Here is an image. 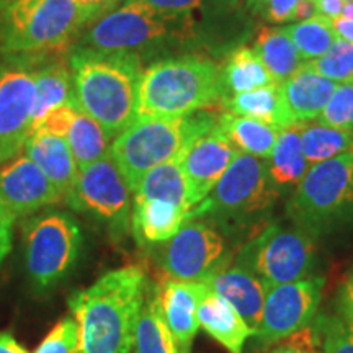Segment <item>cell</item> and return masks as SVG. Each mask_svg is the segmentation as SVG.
<instances>
[{"mask_svg": "<svg viewBox=\"0 0 353 353\" xmlns=\"http://www.w3.org/2000/svg\"><path fill=\"white\" fill-rule=\"evenodd\" d=\"M221 101L219 65L210 57L183 54L143 69L136 118H179Z\"/></svg>", "mask_w": 353, "mask_h": 353, "instance_id": "obj_3", "label": "cell"}, {"mask_svg": "<svg viewBox=\"0 0 353 353\" xmlns=\"http://www.w3.org/2000/svg\"><path fill=\"white\" fill-rule=\"evenodd\" d=\"M218 128L241 152L259 159H270L273 148L280 136V128L252 118L237 117L232 113L218 114Z\"/></svg>", "mask_w": 353, "mask_h": 353, "instance_id": "obj_27", "label": "cell"}, {"mask_svg": "<svg viewBox=\"0 0 353 353\" xmlns=\"http://www.w3.org/2000/svg\"><path fill=\"white\" fill-rule=\"evenodd\" d=\"M221 105L228 110V113L252 118V120L267 123V125L276 126L280 130L293 126L278 82L244 92V94L228 97V99L221 100Z\"/></svg>", "mask_w": 353, "mask_h": 353, "instance_id": "obj_23", "label": "cell"}, {"mask_svg": "<svg viewBox=\"0 0 353 353\" xmlns=\"http://www.w3.org/2000/svg\"><path fill=\"white\" fill-rule=\"evenodd\" d=\"M254 51L278 83L285 82L304 64L283 26H262L255 37Z\"/></svg>", "mask_w": 353, "mask_h": 353, "instance_id": "obj_28", "label": "cell"}, {"mask_svg": "<svg viewBox=\"0 0 353 353\" xmlns=\"http://www.w3.org/2000/svg\"><path fill=\"white\" fill-rule=\"evenodd\" d=\"M294 226L322 236L353 223V151L311 165L286 206Z\"/></svg>", "mask_w": 353, "mask_h": 353, "instance_id": "obj_6", "label": "cell"}, {"mask_svg": "<svg viewBox=\"0 0 353 353\" xmlns=\"http://www.w3.org/2000/svg\"><path fill=\"white\" fill-rule=\"evenodd\" d=\"M6 8H7V3L0 0V21H2V17H3V12H6Z\"/></svg>", "mask_w": 353, "mask_h": 353, "instance_id": "obj_51", "label": "cell"}, {"mask_svg": "<svg viewBox=\"0 0 353 353\" xmlns=\"http://www.w3.org/2000/svg\"><path fill=\"white\" fill-rule=\"evenodd\" d=\"M183 19H172L154 8L125 0L123 6L100 17L82 37L81 46L112 52H136L164 41Z\"/></svg>", "mask_w": 353, "mask_h": 353, "instance_id": "obj_10", "label": "cell"}, {"mask_svg": "<svg viewBox=\"0 0 353 353\" xmlns=\"http://www.w3.org/2000/svg\"><path fill=\"white\" fill-rule=\"evenodd\" d=\"M37 100H34V121L37 125L51 110L63 105L77 108L76 92H74L72 74L69 63H52L33 70Z\"/></svg>", "mask_w": 353, "mask_h": 353, "instance_id": "obj_26", "label": "cell"}, {"mask_svg": "<svg viewBox=\"0 0 353 353\" xmlns=\"http://www.w3.org/2000/svg\"><path fill=\"white\" fill-rule=\"evenodd\" d=\"M132 195L136 198H159L192 211L188 185L180 164V156L149 170Z\"/></svg>", "mask_w": 353, "mask_h": 353, "instance_id": "obj_31", "label": "cell"}, {"mask_svg": "<svg viewBox=\"0 0 353 353\" xmlns=\"http://www.w3.org/2000/svg\"><path fill=\"white\" fill-rule=\"evenodd\" d=\"M65 141L76 159L79 170L108 156L112 145V138L103 130V126L81 110H77L74 117L72 125L65 134Z\"/></svg>", "mask_w": 353, "mask_h": 353, "instance_id": "obj_30", "label": "cell"}, {"mask_svg": "<svg viewBox=\"0 0 353 353\" xmlns=\"http://www.w3.org/2000/svg\"><path fill=\"white\" fill-rule=\"evenodd\" d=\"M314 263L316 245L311 236L298 228L280 224L262 229L236 255V265L249 270L265 286L307 278Z\"/></svg>", "mask_w": 353, "mask_h": 353, "instance_id": "obj_9", "label": "cell"}, {"mask_svg": "<svg viewBox=\"0 0 353 353\" xmlns=\"http://www.w3.org/2000/svg\"><path fill=\"white\" fill-rule=\"evenodd\" d=\"M0 353H28L8 332L0 330Z\"/></svg>", "mask_w": 353, "mask_h": 353, "instance_id": "obj_48", "label": "cell"}, {"mask_svg": "<svg viewBox=\"0 0 353 353\" xmlns=\"http://www.w3.org/2000/svg\"><path fill=\"white\" fill-rule=\"evenodd\" d=\"M69 68L77 108L99 121L113 141L136 118L141 56L79 46L70 52Z\"/></svg>", "mask_w": 353, "mask_h": 353, "instance_id": "obj_2", "label": "cell"}, {"mask_svg": "<svg viewBox=\"0 0 353 353\" xmlns=\"http://www.w3.org/2000/svg\"><path fill=\"white\" fill-rule=\"evenodd\" d=\"M270 83H276V81L265 68L262 59L255 54V51L247 46L234 50L223 68H219L221 100Z\"/></svg>", "mask_w": 353, "mask_h": 353, "instance_id": "obj_24", "label": "cell"}, {"mask_svg": "<svg viewBox=\"0 0 353 353\" xmlns=\"http://www.w3.org/2000/svg\"><path fill=\"white\" fill-rule=\"evenodd\" d=\"M159 301L164 319L174 337L185 353H190L192 342L200 329L196 316V291L195 281H182L167 278L157 286Z\"/></svg>", "mask_w": 353, "mask_h": 353, "instance_id": "obj_22", "label": "cell"}, {"mask_svg": "<svg viewBox=\"0 0 353 353\" xmlns=\"http://www.w3.org/2000/svg\"><path fill=\"white\" fill-rule=\"evenodd\" d=\"M268 353H321L319 332L314 322L273 343Z\"/></svg>", "mask_w": 353, "mask_h": 353, "instance_id": "obj_38", "label": "cell"}, {"mask_svg": "<svg viewBox=\"0 0 353 353\" xmlns=\"http://www.w3.org/2000/svg\"><path fill=\"white\" fill-rule=\"evenodd\" d=\"M33 70L7 69L0 74V164L23 151L34 121Z\"/></svg>", "mask_w": 353, "mask_h": 353, "instance_id": "obj_14", "label": "cell"}, {"mask_svg": "<svg viewBox=\"0 0 353 353\" xmlns=\"http://www.w3.org/2000/svg\"><path fill=\"white\" fill-rule=\"evenodd\" d=\"M131 193L120 169L108 154L79 170L76 188L68 205L94 216L113 239L121 241L131 232Z\"/></svg>", "mask_w": 353, "mask_h": 353, "instance_id": "obj_11", "label": "cell"}, {"mask_svg": "<svg viewBox=\"0 0 353 353\" xmlns=\"http://www.w3.org/2000/svg\"><path fill=\"white\" fill-rule=\"evenodd\" d=\"M239 152L218 125L185 149L180 156V164L187 179L192 210L213 192Z\"/></svg>", "mask_w": 353, "mask_h": 353, "instance_id": "obj_16", "label": "cell"}, {"mask_svg": "<svg viewBox=\"0 0 353 353\" xmlns=\"http://www.w3.org/2000/svg\"><path fill=\"white\" fill-rule=\"evenodd\" d=\"M76 2L88 13V17L92 19V23H94L100 17L114 10L125 0H76Z\"/></svg>", "mask_w": 353, "mask_h": 353, "instance_id": "obj_42", "label": "cell"}, {"mask_svg": "<svg viewBox=\"0 0 353 353\" xmlns=\"http://www.w3.org/2000/svg\"><path fill=\"white\" fill-rule=\"evenodd\" d=\"M298 2L299 0H265L260 13L272 23H285L290 21Z\"/></svg>", "mask_w": 353, "mask_h": 353, "instance_id": "obj_41", "label": "cell"}, {"mask_svg": "<svg viewBox=\"0 0 353 353\" xmlns=\"http://www.w3.org/2000/svg\"><path fill=\"white\" fill-rule=\"evenodd\" d=\"M278 196L267 159L239 152L213 192L188 213V219H210L224 226L257 221ZM187 219V221H188Z\"/></svg>", "mask_w": 353, "mask_h": 353, "instance_id": "obj_7", "label": "cell"}, {"mask_svg": "<svg viewBox=\"0 0 353 353\" xmlns=\"http://www.w3.org/2000/svg\"><path fill=\"white\" fill-rule=\"evenodd\" d=\"M244 2H245L247 6H249L250 8H254V10H259V12H260V8H262L265 0H244Z\"/></svg>", "mask_w": 353, "mask_h": 353, "instance_id": "obj_50", "label": "cell"}, {"mask_svg": "<svg viewBox=\"0 0 353 353\" xmlns=\"http://www.w3.org/2000/svg\"><path fill=\"white\" fill-rule=\"evenodd\" d=\"M321 353H353V327L342 314H317Z\"/></svg>", "mask_w": 353, "mask_h": 353, "instance_id": "obj_35", "label": "cell"}, {"mask_svg": "<svg viewBox=\"0 0 353 353\" xmlns=\"http://www.w3.org/2000/svg\"><path fill=\"white\" fill-rule=\"evenodd\" d=\"M92 25L76 0H13L0 21V50L10 56L63 50Z\"/></svg>", "mask_w": 353, "mask_h": 353, "instance_id": "obj_5", "label": "cell"}, {"mask_svg": "<svg viewBox=\"0 0 353 353\" xmlns=\"http://www.w3.org/2000/svg\"><path fill=\"white\" fill-rule=\"evenodd\" d=\"M148 286L143 268L126 265L70 294V317L77 324L72 353H132Z\"/></svg>", "mask_w": 353, "mask_h": 353, "instance_id": "obj_1", "label": "cell"}, {"mask_svg": "<svg viewBox=\"0 0 353 353\" xmlns=\"http://www.w3.org/2000/svg\"><path fill=\"white\" fill-rule=\"evenodd\" d=\"M196 316L200 327L229 353H242L244 343L255 330L242 319L237 309L203 281H195Z\"/></svg>", "mask_w": 353, "mask_h": 353, "instance_id": "obj_17", "label": "cell"}, {"mask_svg": "<svg viewBox=\"0 0 353 353\" xmlns=\"http://www.w3.org/2000/svg\"><path fill=\"white\" fill-rule=\"evenodd\" d=\"M134 353H185L167 325L159 301L157 286L149 285L136 325Z\"/></svg>", "mask_w": 353, "mask_h": 353, "instance_id": "obj_25", "label": "cell"}, {"mask_svg": "<svg viewBox=\"0 0 353 353\" xmlns=\"http://www.w3.org/2000/svg\"><path fill=\"white\" fill-rule=\"evenodd\" d=\"M341 17H343V19H353V0H343Z\"/></svg>", "mask_w": 353, "mask_h": 353, "instance_id": "obj_49", "label": "cell"}, {"mask_svg": "<svg viewBox=\"0 0 353 353\" xmlns=\"http://www.w3.org/2000/svg\"><path fill=\"white\" fill-rule=\"evenodd\" d=\"M268 170L276 187H288L301 182L309 170L301 148V125H293L280 131L268 159Z\"/></svg>", "mask_w": 353, "mask_h": 353, "instance_id": "obj_29", "label": "cell"}, {"mask_svg": "<svg viewBox=\"0 0 353 353\" xmlns=\"http://www.w3.org/2000/svg\"><path fill=\"white\" fill-rule=\"evenodd\" d=\"M2 2H6V3H7V6H8V3H10V2H13V0H2Z\"/></svg>", "mask_w": 353, "mask_h": 353, "instance_id": "obj_52", "label": "cell"}, {"mask_svg": "<svg viewBox=\"0 0 353 353\" xmlns=\"http://www.w3.org/2000/svg\"><path fill=\"white\" fill-rule=\"evenodd\" d=\"M216 125L218 114L205 110L179 118L134 120L112 141L110 156L134 193L149 170L182 156L193 141Z\"/></svg>", "mask_w": 353, "mask_h": 353, "instance_id": "obj_4", "label": "cell"}, {"mask_svg": "<svg viewBox=\"0 0 353 353\" xmlns=\"http://www.w3.org/2000/svg\"><path fill=\"white\" fill-rule=\"evenodd\" d=\"M281 97L293 125L317 120L337 88V82L317 74L304 63L293 76L280 83Z\"/></svg>", "mask_w": 353, "mask_h": 353, "instance_id": "obj_18", "label": "cell"}, {"mask_svg": "<svg viewBox=\"0 0 353 353\" xmlns=\"http://www.w3.org/2000/svg\"><path fill=\"white\" fill-rule=\"evenodd\" d=\"M330 25H332L335 37L345 39L348 43H353V19L337 17V19L330 20Z\"/></svg>", "mask_w": 353, "mask_h": 353, "instance_id": "obj_47", "label": "cell"}, {"mask_svg": "<svg viewBox=\"0 0 353 353\" xmlns=\"http://www.w3.org/2000/svg\"><path fill=\"white\" fill-rule=\"evenodd\" d=\"M61 201L59 190L26 154L0 167V205L13 221Z\"/></svg>", "mask_w": 353, "mask_h": 353, "instance_id": "obj_15", "label": "cell"}, {"mask_svg": "<svg viewBox=\"0 0 353 353\" xmlns=\"http://www.w3.org/2000/svg\"><path fill=\"white\" fill-rule=\"evenodd\" d=\"M190 210L159 198L132 196L131 234L141 247L172 239L187 223Z\"/></svg>", "mask_w": 353, "mask_h": 353, "instance_id": "obj_21", "label": "cell"}, {"mask_svg": "<svg viewBox=\"0 0 353 353\" xmlns=\"http://www.w3.org/2000/svg\"><path fill=\"white\" fill-rule=\"evenodd\" d=\"M13 221L3 206L0 205V265H2L3 260L10 252L12 249V228H13Z\"/></svg>", "mask_w": 353, "mask_h": 353, "instance_id": "obj_44", "label": "cell"}, {"mask_svg": "<svg viewBox=\"0 0 353 353\" xmlns=\"http://www.w3.org/2000/svg\"><path fill=\"white\" fill-rule=\"evenodd\" d=\"M316 13H317V7L314 0H299L296 7H294L293 13H291L290 21L296 23V21L312 19V17H316Z\"/></svg>", "mask_w": 353, "mask_h": 353, "instance_id": "obj_45", "label": "cell"}, {"mask_svg": "<svg viewBox=\"0 0 353 353\" xmlns=\"http://www.w3.org/2000/svg\"><path fill=\"white\" fill-rule=\"evenodd\" d=\"M283 28L296 46L301 59L307 63L327 52L335 41V33L327 17L316 15L312 19L283 26Z\"/></svg>", "mask_w": 353, "mask_h": 353, "instance_id": "obj_33", "label": "cell"}, {"mask_svg": "<svg viewBox=\"0 0 353 353\" xmlns=\"http://www.w3.org/2000/svg\"><path fill=\"white\" fill-rule=\"evenodd\" d=\"M23 151L54 183L68 203L76 188L79 167L65 138L51 132L34 131L26 141Z\"/></svg>", "mask_w": 353, "mask_h": 353, "instance_id": "obj_19", "label": "cell"}, {"mask_svg": "<svg viewBox=\"0 0 353 353\" xmlns=\"http://www.w3.org/2000/svg\"><path fill=\"white\" fill-rule=\"evenodd\" d=\"M77 343V324L72 317H64L43 339L34 353H72Z\"/></svg>", "mask_w": 353, "mask_h": 353, "instance_id": "obj_37", "label": "cell"}, {"mask_svg": "<svg viewBox=\"0 0 353 353\" xmlns=\"http://www.w3.org/2000/svg\"><path fill=\"white\" fill-rule=\"evenodd\" d=\"M156 245L164 272L182 281H206L231 257L221 232L203 219H188L172 239Z\"/></svg>", "mask_w": 353, "mask_h": 353, "instance_id": "obj_12", "label": "cell"}, {"mask_svg": "<svg viewBox=\"0 0 353 353\" xmlns=\"http://www.w3.org/2000/svg\"><path fill=\"white\" fill-rule=\"evenodd\" d=\"M306 64L330 81L348 82L353 77V43L335 38L327 52Z\"/></svg>", "mask_w": 353, "mask_h": 353, "instance_id": "obj_34", "label": "cell"}, {"mask_svg": "<svg viewBox=\"0 0 353 353\" xmlns=\"http://www.w3.org/2000/svg\"><path fill=\"white\" fill-rule=\"evenodd\" d=\"M25 265L38 290H48L69 275L82 252V229L72 214L46 211L26 221Z\"/></svg>", "mask_w": 353, "mask_h": 353, "instance_id": "obj_8", "label": "cell"}, {"mask_svg": "<svg viewBox=\"0 0 353 353\" xmlns=\"http://www.w3.org/2000/svg\"><path fill=\"white\" fill-rule=\"evenodd\" d=\"M77 110L79 108L69 107V105H63V107L51 110V112L48 113L41 121L33 126L32 132L43 131V132H51V134L63 136V138H65L70 125H72L74 117H76Z\"/></svg>", "mask_w": 353, "mask_h": 353, "instance_id": "obj_39", "label": "cell"}, {"mask_svg": "<svg viewBox=\"0 0 353 353\" xmlns=\"http://www.w3.org/2000/svg\"><path fill=\"white\" fill-rule=\"evenodd\" d=\"M317 123L339 130L353 131V83L343 82L334 90Z\"/></svg>", "mask_w": 353, "mask_h": 353, "instance_id": "obj_36", "label": "cell"}, {"mask_svg": "<svg viewBox=\"0 0 353 353\" xmlns=\"http://www.w3.org/2000/svg\"><path fill=\"white\" fill-rule=\"evenodd\" d=\"M172 19H185L193 10L201 7L203 0H136Z\"/></svg>", "mask_w": 353, "mask_h": 353, "instance_id": "obj_40", "label": "cell"}, {"mask_svg": "<svg viewBox=\"0 0 353 353\" xmlns=\"http://www.w3.org/2000/svg\"><path fill=\"white\" fill-rule=\"evenodd\" d=\"M301 148L309 167L353 151V131L324 125H301Z\"/></svg>", "mask_w": 353, "mask_h": 353, "instance_id": "obj_32", "label": "cell"}, {"mask_svg": "<svg viewBox=\"0 0 353 353\" xmlns=\"http://www.w3.org/2000/svg\"><path fill=\"white\" fill-rule=\"evenodd\" d=\"M325 278L312 276L267 286L257 341L265 347L273 345L311 324L321 306Z\"/></svg>", "mask_w": 353, "mask_h": 353, "instance_id": "obj_13", "label": "cell"}, {"mask_svg": "<svg viewBox=\"0 0 353 353\" xmlns=\"http://www.w3.org/2000/svg\"><path fill=\"white\" fill-rule=\"evenodd\" d=\"M203 283L210 285L216 293L226 298L257 334L267 294V286L257 276L234 263L223 267Z\"/></svg>", "mask_w": 353, "mask_h": 353, "instance_id": "obj_20", "label": "cell"}, {"mask_svg": "<svg viewBox=\"0 0 353 353\" xmlns=\"http://www.w3.org/2000/svg\"><path fill=\"white\" fill-rule=\"evenodd\" d=\"M314 2L317 12H319L322 17H327V19L334 20L342 15L343 0H314Z\"/></svg>", "mask_w": 353, "mask_h": 353, "instance_id": "obj_46", "label": "cell"}, {"mask_svg": "<svg viewBox=\"0 0 353 353\" xmlns=\"http://www.w3.org/2000/svg\"><path fill=\"white\" fill-rule=\"evenodd\" d=\"M339 304H341L342 317L353 327V268L343 281L339 294Z\"/></svg>", "mask_w": 353, "mask_h": 353, "instance_id": "obj_43", "label": "cell"}]
</instances>
